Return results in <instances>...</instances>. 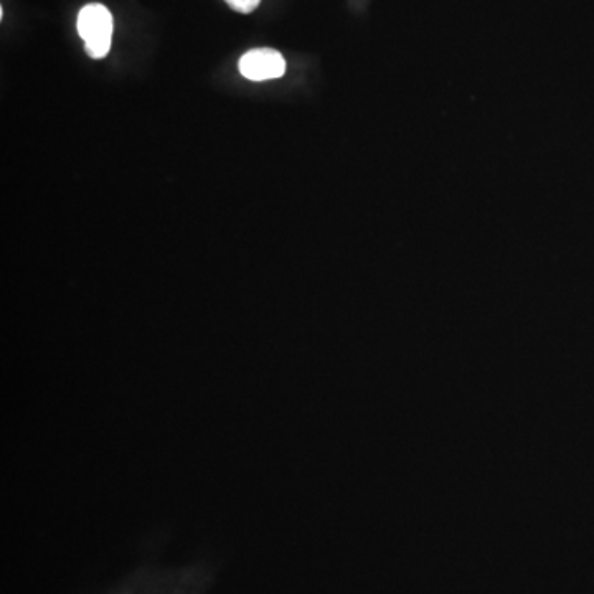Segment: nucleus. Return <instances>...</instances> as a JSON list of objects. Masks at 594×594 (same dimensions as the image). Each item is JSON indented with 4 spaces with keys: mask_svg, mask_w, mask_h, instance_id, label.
Returning <instances> with one entry per match:
<instances>
[{
    "mask_svg": "<svg viewBox=\"0 0 594 594\" xmlns=\"http://www.w3.org/2000/svg\"><path fill=\"white\" fill-rule=\"evenodd\" d=\"M76 29L85 42L88 57L101 60L108 55L113 42V14L103 4H88L80 10Z\"/></svg>",
    "mask_w": 594,
    "mask_h": 594,
    "instance_id": "1",
    "label": "nucleus"
},
{
    "mask_svg": "<svg viewBox=\"0 0 594 594\" xmlns=\"http://www.w3.org/2000/svg\"><path fill=\"white\" fill-rule=\"evenodd\" d=\"M238 68L246 80H278L286 73V60L274 48H255L240 58Z\"/></svg>",
    "mask_w": 594,
    "mask_h": 594,
    "instance_id": "2",
    "label": "nucleus"
},
{
    "mask_svg": "<svg viewBox=\"0 0 594 594\" xmlns=\"http://www.w3.org/2000/svg\"><path fill=\"white\" fill-rule=\"evenodd\" d=\"M231 10L238 14H251L260 7L261 0H225Z\"/></svg>",
    "mask_w": 594,
    "mask_h": 594,
    "instance_id": "3",
    "label": "nucleus"
}]
</instances>
